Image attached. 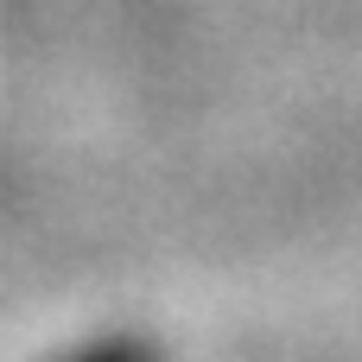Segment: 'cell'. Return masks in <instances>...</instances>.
Masks as SVG:
<instances>
[{"label": "cell", "mask_w": 362, "mask_h": 362, "mask_svg": "<svg viewBox=\"0 0 362 362\" xmlns=\"http://www.w3.org/2000/svg\"><path fill=\"white\" fill-rule=\"evenodd\" d=\"M70 362H153L146 350H134V344H102V350H83V356Z\"/></svg>", "instance_id": "1"}]
</instances>
